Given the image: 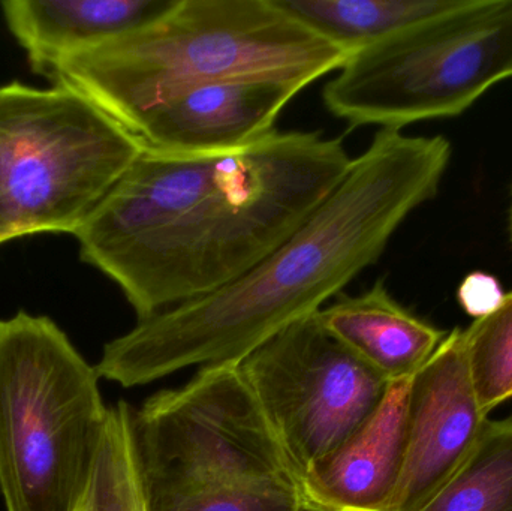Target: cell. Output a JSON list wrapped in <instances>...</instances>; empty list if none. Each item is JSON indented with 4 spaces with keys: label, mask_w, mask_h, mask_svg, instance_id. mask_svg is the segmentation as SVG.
I'll return each mask as SVG.
<instances>
[{
    "label": "cell",
    "mask_w": 512,
    "mask_h": 511,
    "mask_svg": "<svg viewBox=\"0 0 512 511\" xmlns=\"http://www.w3.org/2000/svg\"><path fill=\"white\" fill-rule=\"evenodd\" d=\"M150 511H304L300 482L239 365L198 369L131 414Z\"/></svg>",
    "instance_id": "obj_4"
},
{
    "label": "cell",
    "mask_w": 512,
    "mask_h": 511,
    "mask_svg": "<svg viewBox=\"0 0 512 511\" xmlns=\"http://www.w3.org/2000/svg\"><path fill=\"white\" fill-rule=\"evenodd\" d=\"M98 372L48 317L0 320V492L6 511H74L107 422Z\"/></svg>",
    "instance_id": "obj_5"
},
{
    "label": "cell",
    "mask_w": 512,
    "mask_h": 511,
    "mask_svg": "<svg viewBox=\"0 0 512 511\" xmlns=\"http://www.w3.org/2000/svg\"><path fill=\"white\" fill-rule=\"evenodd\" d=\"M463 333L475 395L489 416L512 398V291L496 311L474 320Z\"/></svg>",
    "instance_id": "obj_17"
},
{
    "label": "cell",
    "mask_w": 512,
    "mask_h": 511,
    "mask_svg": "<svg viewBox=\"0 0 512 511\" xmlns=\"http://www.w3.org/2000/svg\"><path fill=\"white\" fill-rule=\"evenodd\" d=\"M131 414L126 402L108 408L95 467L74 511H150L135 458Z\"/></svg>",
    "instance_id": "obj_16"
},
{
    "label": "cell",
    "mask_w": 512,
    "mask_h": 511,
    "mask_svg": "<svg viewBox=\"0 0 512 511\" xmlns=\"http://www.w3.org/2000/svg\"><path fill=\"white\" fill-rule=\"evenodd\" d=\"M421 511H512V416L486 420L465 461Z\"/></svg>",
    "instance_id": "obj_15"
},
{
    "label": "cell",
    "mask_w": 512,
    "mask_h": 511,
    "mask_svg": "<svg viewBox=\"0 0 512 511\" xmlns=\"http://www.w3.org/2000/svg\"><path fill=\"white\" fill-rule=\"evenodd\" d=\"M279 80L204 84L156 105L132 134L144 149L167 155H224L274 131L283 108L303 90Z\"/></svg>",
    "instance_id": "obj_10"
},
{
    "label": "cell",
    "mask_w": 512,
    "mask_h": 511,
    "mask_svg": "<svg viewBox=\"0 0 512 511\" xmlns=\"http://www.w3.org/2000/svg\"><path fill=\"white\" fill-rule=\"evenodd\" d=\"M505 293L496 276L486 272H472L466 275L457 291V299L466 314L472 318L486 317L504 302Z\"/></svg>",
    "instance_id": "obj_18"
},
{
    "label": "cell",
    "mask_w": 512,
    "mask_h": 511,
    "mask_svg": "<svg viewBox=\"0 0 512 511\" xmlns=\"http://www.w3.org/2000/svg\"><path fill=\"white\" fill-rule=\"evenodd\" d=\"M411 380L391 383L372 416L303 474L304 511L390 509L405 467Z\"/></svg>",
    "instance_id": "obj_11"
},
{
    "label": "cell",
    "mask_w": 512,
    "mask_h": 511,
    "mask_svg": "<svg viewBox=\"0 0 512 511\" xmlns=\"http://www.w3.org/2000/svg\"><path fill=\"white\" fill-rule=\"evenodd\" d=\"M177 0H8V29L33 71L50 75L59 63L123 33L146 26Z\"/></svg>",
    "instance_id": "obj_12"
},
{
    "label": "cell",
    "mask_w": 512,
    "mask_h": 511,
    "mask_svg": "<svg viewBox=\"0 0 512 511\" xmlns=\"http://www.w3.org/2000/svg\"><path fill=\"white\" fill-rule=\"evenodd\" d=\"M322 98L351 126L399 129L465 113L512 78V0H460L355 51Z\"/></svg>",
    "instance_id": "obj_7"
},
{
    "label": "cell",
    "mask_w": 512,
    "mask_h": 511,
    "mask_svg": "<svg viewBox=\"0 0 512 511\" xmlns=\"http://www.w3.org/2000/svg\"><path fill=\"white\" fill-rule=\"evenodd\" d=\"M510 230H511V239H512V206H511V216H510Z\"/></svg>",
    "instance_id": "obj_19"
},
{
    "label": "cell",
    "mask_w": 512,
    "mask_h": 511,
    "mask_svg": "<svg viewBox=\"0 0 512 511\" xmlns=\"http://www.w3.org/2000/svg\"><path fill=\"white\" fill-rule=\"evenodd\" d=\"M316 315L330 335L388 384L411 380L447 336L396 302L382 279L360 296H340Z\"/></svg>",
    "instance_id": "obj_13"
},
{
    "label": "cell",
    "mask_w": 512,
    "mask_h": 511,
    "mask_svg": "<svg viewBox=\"0 0 512 511\" xmlns=\"http://www.w3.org/2000/svg\"><path fill=\"white\" fill-rule=\"evenodd\" d=\"M239 369L298 482L372 416L390 386L316 314L280 330Z\"/></svg>",
    "instance_id": "obj_8"
},
{
    "label": "cell",
    "mask_w": 512,
    "mask_h": 511,
    "mask_svg": "<svg viewBox=\"0 0 512 511\" xmlns=\"http://www.w3.org/2000/svg\"><path fill=\"white\" fill-rule=\"evenodd\" d=\"M342 138L276 132L224 155L143 149L75 233L81 258L119 285L138 320L239 279L342 182Z\"/></svg>",
    "instance_id": "obj_1"
},
{
    "label": "cell",
    "mask_w": 512,
    "mask_h": 511,
    "mask_svg": "<svg viewBox=\"0 0 512 511\" xmlns=\"http://www.w3.org/2000/svg\"><path fill=\"white\" fill-rule=\"evenodd\" d=\"M143 149L71 87L0 86V245L75 236Z\"/></svg>",
    "instance_id": "obj_6"
},
{
    "label": "cell",
    "mask_w": 512,
    "mask_h": 511,
    "mask_svg": "<svg viewBox=\"0 0 512 511\" xmlns=\"http://www.w3.org/2000/svg\"><path fill=\"white\" fill-rule=\"evenodd\" d=\"M451 153L441 135L381 129L282 245L221 290L138 320L105 345L99 377L135 387L191 366L239 365L376 264L406 218L438 194Z\"/></svg>",
    "instance_id": "obj_2"
},
{
    "label": "cell",
    "mask_w": 512,
    "mask_h": 511,
    "mask_svg": "<svg viewBox=\"0 0 512 511\" xmlns=\"http://www.w3.org/2000/svg\"><path fill=\"white\" fill-rule=\"evenodd\" d=\"M349 56L273 0H177L146 26L68 57L48 77L132 134L152 108L192 87L279 80L306 89Z\"/></svg>",
    "instance_id": "obj_3"
},
{
    "label": "cell",
    "mask_w": 512,
    "mask_h": 511,
    "mask_svg": "<svg viewBox=\"0 0 512 511\" xmlns=\"http://www.w3.org/2000/svg\"><path fill=\"white\" fill-rule=\"evenodd\" d=\"M486 420L469 374L465 333L454 329L412 377L405 467L388 511L423 510L465 461Z\"/></svg>",
    "instance_id": "obj_9"
},
{
    "label": "cell",
    "mask_w": 512,
    "mask_h": 511,
    "mask_svg": "<svg viewBox=\"0 0 512 511\" xmlns=\"http://www.w3.org/2000/svg\"><path fill=\"white\" fill-rule=\"evenodd\" d=\"M274 5L330 44L355 53L460 0H273Z\"/></svg>",
    "instance_id": "obj_14"
}]
</instances>
